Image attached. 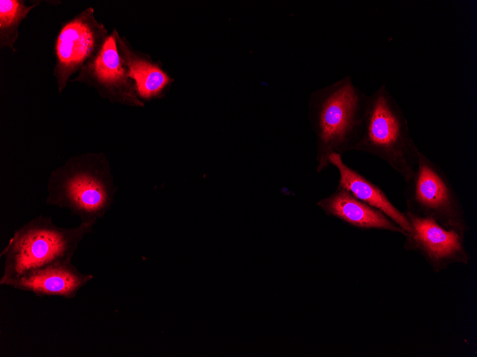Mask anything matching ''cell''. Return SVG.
<instances>
[{"mask_svg":"<svg viewBox=\"0 0 477 357\" xmlns=\"http://www.w3.org/2000/svg\"><path fill=\"white\" fill-rule=\"evenodd\" d=\"M404 212L411 226L405 235L406 250L418 253L436 273L453 264H468L471 256L464 244L465 237L431 218Z\"/></svg>","mask_w":477,"mask_h":357,"instance_id":"obj_7","label":"cell"},{"mask_svg":"<svg viewBox=\"0 0 477 357\" xmlns=\"http://www.w3.org/2000/svg\"><path fill=\"white\" fill-rule=\"evenodd\" d=\"M330 165L338 170V186L346 189L358 200L378 209L408 234L411 226L405 212L399 210L383 190L343 160L342 155L333 152L329 155Z\"/></svg>","mask_w":477,"mask_h":357,"instance_id":"obj_11","label":"cell"},{"mask_svg":"<svg viewBox=\"0 0 477 357\" xmlns=\"http://www.w3.org/2000/svg\"><path fill=\"white\" fill-rule=\"evenodd\" d=\"M119 53L130 78L134 82L138 97L149 100L157 95L170 81L158 65L133 51L116 32Z\"/></svg>","mask_w":477,"mask_h":357,"instance_id":"obj_12","label":"cell"},{"mask_svg":"<svg viewBox=\"0 0 477 357\" xmlns=\"http://www.w3.org/2000/svg\"><path fill=\"white\" fill-rule=\"evenodd\" d=\"M83 274L71 261L51 264L9 281L5 286L30 291L37 296H56L73 299L93 279Z\"/></svg>","mask_w":477,"mask_h":357,"instance_id":"obj_9","label":"cell"},{"mask_svg":"<svg viewBox=\"0 0 477 357\" xmlns=\"http://www.w3.org/2000/svg\"><path fill=\"white\" fill-rule=\"evenodd\" d=\"M355 151L382 160L404 182L415 171L420 150L402 108L385 84L368 95L362 133Z\"/></svg>","mask_w":477,"mask_h":357,"instance_id":"obj_3","label":"cell"},{"mask_svg":"<svg viewBox=\"0 0 477 357\" xmlns=\"http://www.w3.org/2000/svg\"><path fill=\"white\" fill-rule=\"evenodd\" d=\"M94 225L81 223L70 228L56 225L50 217L39 215L15 230L0 256L4 257L0 284L30 271L71 261L80 242Z\"/></svg>","mask_w":477,"mask_h":357,"instance_id":"obj_4","label":"cell"},{"mask_svg":"<svg viewBox=\"0 0 477 357\" xmlns=\"http://www.w3.org/2000/svg\"><path fill=\"white\" fill-rule=\"evenodd\" d=\"M114 190L105 155L86 152L51 171L46 204L66 208L81 223L94 225L109 208Z\"/></svg>","mask_w":477,"mask_h":357,"instance_id":"obj_2","label":"cell"},{"mask_svg":"<svg viewBox=\"0 0 477 357\" xmlns=\"http://www.w3.org/2000/svg\"><path fill=\"white\" fill-rule=\"evenodd\" d=\"M405 183L406 212L431 218L465 237L470 228L460 198L444 170L421 150Z\"/></svg>","mask_w":477,"mask_h":357,"instance_id":"obj_5","label":"cell"},{"mask_svg":"<svg viewBox=\"0 0 477 357\" xmlns=\"http://www.w3.org/2000/svg\"><path fill=\"white\" fill-rule=\"evenodd\" d=\"M39 4L26 5L23 0L0 1V48L16 52L14 44L19 36V26L29 13Z\"/></svg>","mask_w":477,"mask_h":357,"instance_id":"obj_13","label":"cell"},{"mask_svg":"<svg viewBox=\"0 0 477 357\" xmlns=\"http://www.w3.org/2000/svg\"><path fill=\"white\" fill-rule=\"evenodd\" d=\"M368 95L350 76L313 90L308 102V119L316 137V172L329 166L333 152L355 151L360 140Z\"/></svg>","mask_w":477,"mask_h":357,"instance_id":"obj_1","label":"cell"},{"mask_svg":"<svg viewBox=\"0 0 477 357\" xmlns=\"http://www.w3.org/2000/svg\"><path fill=\"white\" fill-rule=\"evenodd\" d=\"M317 205L326 214L336 217L353 227L406 235V232L381 211L358 200L338 185L333 192L320 200Z\"/></svg>","mask_w":477,"mask_h":357,"instance_id":"obj_10","label":"cell"},{"mask_svg":"<svg viewBox=\"0 0 477 357\" xmlns=\"http://www.w3.org/2000/svg\"><path fill=\"white\" fill-rule=\"evenodd\" d=\"M109 36L104 26L96 19L92 7L62 24L54 48V76L59 93L66 88L71 76L96 57Z\"/></svg>","mask_w":477,"mask_h":357,"instance_id":"obj_6","label":"cell"},{"mask_svg":"<svg viewBox=\"0 0 477 357\" xmlns=\"http://www.w3.org/2000/svg\"><path fill=\"white\" fill-rule=\"evenodd\" d=\"M116 31L106 38L96 57L83 66L71 82L85 83L103 98L131 105H143L134 82L119 53Z\"/></svg>","mask_w":477,"mask_h":357,"instance_id":"obj_8","label":"cell"}]
</instances>
